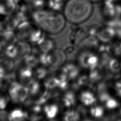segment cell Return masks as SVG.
Here are the masks:
<instances>
[{"label":"cell","mask_w":121,"mask_h":121,"mask_svg":"<svg viewBox=\"0 0 121 121\" xmlns=\"http://www.w3.org/2000/svg\"><path fill=\"white\" fill-rule=\"evenodd\" d=\"M31 20L44 32L57 35L66 26V20L61 11L47 8L33 10L31 12Z\"/></svg>","instance_id":"6da1fadb"},{"label":"cell","mask_w":121,"mask_h":121,"mask_svg":"<svg viewBox=\"0 0 121 121\" xmlns=\"http://www.w3.org/2000/svg\"><path fill=\"white\" fill-rule=\"evenodd\" d=\"M93 6L90 0H67L62 10L66 21L77 25L86 21L92 15Z\"/></svg>","instance_id":"7a4b0ae2"},{"label":"cell","mask_w":121,"mask_h":121,"mask_svg":"<svg viewBox=\"0 0 121 121\" xmlns=\"http://www.w3.org/2000/svg\"><path fill=\"white\" fill-rule=\"evenodd\" d=\"M8 95L12 102L20 104L26 101L29 97V92L26 85L13 81L8 87Z\"/></svg>","instance_id":"3957f363"},{"label":"cell","mask_w":121,"mask_h":121,"mask_svg":"<svg viewBox=\"0 0 121 121\" xmlns=\"http://www.w3.org/2000/svg\"><path fill=\"white\" fill-rule=\"evenodd\" d=\"M36 26L32 21L31 22L29 20L21 22L15 30L18 40L28 42Z\"/></svg>","instance_id":"277c9868"},{"label":"cell","mask_w":121,"mask_h":121,"mask_svg":"<svg viewBox=\"0 0 121 121\" xmlns=\"http://www.w3.org/2000/svg\"><path fill=\"white\" fill-rule=\"evenodd\" d=\"M49 53L51 58L50 68L54 70L64 64L66 60V54L64 51L60 49L55 48Z\"/></svg>","instance_id":"5b68a950"},{"label":"cell","mask_w":121,"mask_h":121,"mask_svg":"<svg viewBox=\"0 0 121 121\" xmlns=\"http://www.w3.org/2000/svg\"><path fill=\"white\" fill-rule=\"evenodd\" d=\"M88 35L86 30L81 27H74L70 31L69 40L72 44L80 43Z\"/></svg>","instance_id":"8992f818"},{"label":"cell","mask_w":121,"mask_h":121,"mask_svg":"<svg viewBox=\"0 0 121 121\" xmlns=\"http://www.w3.org/2000/svg\"><path fill=\"white\" fill-rule=\"evenodd\" d=\"M17 60H23L32 53V48L29 43L24 41H19L16 43Z\"/></svg>","instance_id":"52a82bcc"},{"label":"cell","mask_w":121,"mask_h":121,"mask_svg":"<svg viewBox=\"0 0 121 121\" xmlns=\"http://www.w3.org/2000/svg\"><path fill=\"white\" fill-rule=\"evenodd\" d=\"M18 39L15 31L6 30L0 36V42L3 47L6 48L10 45L16 44Z\"/></svg>","instance_id":"ba28073f"},{"label":"cell","mask_w":121,"mask_h":121,"mask_svg":"<svg viewBox=\"0 0 121 121\" xmlns=\"http://www.w3.org/2000/svg\"><path fill=\"white\" fill-rule=\"evenodd\" d=\"M37 46L40 53H49L55 48L54 41L52 39L46 36L37 44Z\"/></svg>","instance_id":"9c48e42d"},{"label":"cell","mask_w":121,"mask_h":121,"mask_svg":"<svg viewBox=\"0 0 121 121\" xmlns=\"http://www.w3.org/2000/svg\"><path fill=\"white\" fill-rule=\"evenodd\" d=\"M20 20L16 15V14H12L6 16V17L3 20V23L6 30L14 31L16 30L19 23Z\"/></svg>","instance_id":"30bf717a"},{"label":"cell","mask_w":121,"mask_h":121,"mask_svg":"<svg viewBox=\"0 0 121 121\" xmlns=\"http://www.w3.org/2000/svg\"><path fill=\"white\" fill-rule=\"evenodd\" d=\"M43 112L46 118L52 120L57 116L59 112V107L55 103L47 104L43 107Z\"/></svg>","instance_id":"8fae6325"},{"label":"cell","mask_w":121,"mask_h":121,"mask_svg":"<svg viewBox=\"0 0 121 121\" xmlns=\"http://www.w3.org/2000/svg\"><path fill=\"white\" fill-rule=\"evenodd\" d=\"M33 76H34V74L32 68L28 66H25L21 68L18 71V77L19 80L22 84L26 83V85L33 78Z\"/></svg>","instance_id":"7c38bea8"},{"label":"cell","mask_w":121,"mask_h":121,"mask_svg":"<svg viewBox=\"0 0 121 121\" xmlns=\"http://www.w3.org/2000/svg\"><path fill=\"white\" fill-rule=\"evenodd\" d=\"M116 35V31L113 27H108L101 30L97 35L98 39L103 42L110 41Z\"/></svg>","instance_id":"4fadbf2b"},{"label":"cell","mask_w":121,"mask_h":121,"mask_svg":"<svg viewBox=\"0 0 121 121\" xmlns=\"http://www.w3.org/2000/svg\"><path fill=\"white\" fill-rule=\"evenodd\" d=\"M28 114L27 111L21 108H15L9 113V120L22 121L27 119Z\"/></svg>","instance_id":"5bb4252c"},{"label":"cell","mask_w":121,"mask_h":121,"mask_svg":"<svg viewBox=\"0 0 121 121\" xmlns=\"http://www.w3.org/2000/svg\"><path fill=\"white\" fill-rule=\"evenodd\" d=\"M61 100L63 106L69 108L75 104L76 102V96L73 91H67L62 95Z\"/></svg>","instance_id":"9a60e30c"},{"label":"cell","mask_w":121,"mask_h":121,"mask_svg":"<svg viewBox=\"0 0 121 121\" xmlns=\"http://www.w3.org/2000/svg\"><path fill=\"white\" fill-rule=\"evenodd\" d=\"M62 68L67 74L69 80L74 79L79 75V69L73 63H69L64 65V66H62Z\"/></svg>","instance_id":"2e32d148"},{"label":"cell","mask_w":121,"mask_h":121,"mask_svg":"<svg viewBox=\"0 0 121 121\" xmlns=\"http://www.w3.org/2000/svg\"><path fill=\"white\" fill-rule=\"evenodd\" d=\"M79 45L82 48L89 50V49L95 48L98 47V41L95 36L88 35L79 43Z\"/></svg>","instance_id":"e0dca14e"},{"label":"cell","mask_w":121,"mask_h":121,"mask_svg":"<svg viewBox=\"0 0 121 121\" xmlns=\"http://www.w3.org/2000/svg\"><path fill=\"white\" fill-rule=\"evenodd\" d=\"M80 100L82 103L86 106H90L94 104L96 99L94 94L90 91L82 92L80 95Z\"/></svg>","instance_id":"ac0fdd59"},{"label":"cell","mask_w":121,"mask_h":121,"mask_svg":"<svg viewBox=\"0 0 121 121\" xmlns=\"http://www.w3.org/2000/svg\"><path fill=\"white\" fill-rule=\"evenodd\" d=\"M80 115L78 111L69 109L67 110L63 115V120L64 121H78L80 119Z\"/></svg>","instance_id":"d6986e66"},{"label":"cell","mask_w":121,"mask_h":121,"mask_svg":"<svg viewBox=\"0 0 121 121\" xmlns=\"http://www.w3.org/2000/svg\"><path fill=\"white\" fill-rule=\"evenodd\" d=\"M46 67L42 65V66L36 68L35 71H34V76L38 80L44 79L48 75V71Z\"/></svg>","instance_id":"ffe728a7"},{"label":"cell","mask_w":121,"mask_h":121,"mask_svg":"<svg viewBox=\"0 0 121 121\" xmlns=\"http://www.w3.org/2000/svg\"><path fill=\"white\" fill-rule=\"evenodd\" d=\"M24 61L26 66H28L32 68L36 67L39 63L38 57H37L32 53L26 58Z\"/></svg>","instance_id":"44dd1931"},{"label":"cell","mask_w":121,"mask_h":121,"mask_svg":"<svg viewBox=\"0 0 121 121\" xmlns=\"http://www.w3.org/2000/svg\"><path fill=\"white\" fill-rule=\"evenodd\" d=\"M98 63L99 58L93 53H91L87 59V68L90 70L93 69L98 66Z\"/></svg>","instance_id":"7402d4cb"},{"label":"cell","mask_w":121,"mask_h":121,"mask_svg":"<svg viewBox=\"0 0 121 121\" xmlns=\"http://www.w3.org/2000/svg\"><path fill=\"white\" fill-rule=\"evenodd\" d=\"M108 68L112 72H118L121 69V63L116 59H111Z\"/></svg>","instance_id":"603a6c76"},{"label":"cell","mask_w":121,"mask_h":121,"mask_svg":"<svg viewBox=\"0 0 121 121\" xmlns=\"http://www.w3.org/2000/svg\"><path fill=\"white\" fill-rule=\"evenodd\" d=\"M102 73L99 70V69L96 68L91 70V72L89 74V79L90 83H94L99 79L102 78Z\"/></svg>","instance_id":"cb8c5ba5"},{"label":"cell","mask_w":121,"mask_h":121,"mask_svg":"<svg viewBox=\"0 0 121 121\" xmlns=\"http://www.w3.org/2000/svg\"><path fill=\"white\" fill-rule=\"evenodd\" d=\"M90 113L91 116L94 118H101L104 115V110L102 106H95L90 109Z\"/></svg>","instance_id":"d4e9b609"},{"label":"cell","mask_w":121,"mask_h":121,"mask_svg":"<svg viewBox=\"0 0 121 121\" xmlns=\"http://www.w3.org/2000/svg\"><path fill=\"white\" fill-rule=\"evenodd\" d=\"M9 100H10L8 94L0 91V110L5 109Z\"/></svg>","instance_id":"484cf974"},{"label":"cell","mask_w":121,"mask_h":121,"mask_svg":"<svg viewBox=\"0 0 121 121\" xmlns=\"http://www.w3.org/2000/svg\"><path fill=\"white\" fill-rule=\"evenodd\" d=\"M5 53L6 56L11 58H16L17 55V49L16 47V44L15 45H10L5 48Z\"/></svg>","instance_id":"4316f807"},{"label":"cell","mask_w":121,"mask_h":121,"mask_svg":"<svg viewBox=\"0 0 121 121\" xmlns=\"http://www.w3.org/2000/svg\"><path fill=\"white\" fill-rule=\"evenodd\" d=\"M100 26L97 24H94L89 26L87 29H86V31L88 35H97L98 33L100 31Z\"/></svg>","instance_id":"83f0119b"},{"label":"cell","mask_w":121,"mask_h":121,"mask_svg":"<svg viewBox=\"0 0 121 121\" xmlns=\"http://www.w3.org/2000/svg\"><path fill=\"white\" fill-rule=\"evenodd\" d=\"M104 103L105 107L107 109L110 110L116 108L119 105L117 101L111 97L107 100Z\"/></svg>","instance_id":"f1b7e54d"},{"label":"cell","mask_w":121,"mask_h":121,"mask_svg":"<svg viewBox=\"0 0 121 121\" xmlns=\"http://www.w3.org/2000/svg\"><path fill=\"white\" fill-rule=\"evenodd\" d=\"M114 53L117 56H121V43L115 45L113 48Z\"/></svg>","instance_id":"f546056e"},{"label":"cell","mask_w":121,"mask_h":121,"mask_svg":"<svg viewBox=\"0 0 121 121\" xmlns=\"http://www.w3.org/2000/svg\"><path fill=\"white\" fill-rule=\"evenodd\" d=\"M54 0L58 1V2H61V3H64L67 0Z\"/></svg>","instance_id":"4dcf8cb0"},{"label":"cell","mask_w":121,"mask_h":121,"mask_svg":"<svg viewBox=\"0 0 121 121\" xmlns=\"http://www.w3.org/2000/svg\"><path fill=\"white\" fill-rule=\"evenodd\" d=\"M3 48V46H2V45L1 43H0V54L1 53V52L2 51Z\"/></svg>","instance_id":"1f68e13d"},{"label":"cell","mask_w":121,"mask_h":121,"mask_svg":"<svg viewBox=\"0 0 121 121\" xmlns=\"http://www.w3.org/2000/svg\"><path fill=\"white\" fill-rule=\"evenodd\" d=\"M91 1H99L100 0H90Z\"/></svg>","instance_id":"d6a6232c"}]
</instances>
